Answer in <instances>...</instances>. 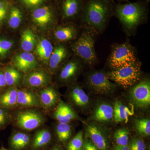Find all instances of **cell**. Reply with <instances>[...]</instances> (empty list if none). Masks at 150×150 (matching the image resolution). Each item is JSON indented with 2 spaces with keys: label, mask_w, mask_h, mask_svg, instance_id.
I'll use <instances>...</instances> for the list:
<instances>
[{
  "label": "cell",
  "mask_w": 150,
  "mask_h": 150,
  "mask_svg": "<svg viewBox=\"0 0 150 150\" xmlns=\"http://www.w3.org/2000/svg\"><path fill=\"white\" fill-rule=\"evenodd\" d=\"M68 56V51L65 46L59 45L53 49L49 59L48 65L51 71L54 72L66 59Z\"/></svg>",
  "instance_id": "cb8c5ba5"
},
{
  "label": "cell",
  "mask_w": 150,
  "mask_h": 150,
  "mask_svg": "<svg viewBox=\"0 0 150 150\" xmlns=\"http://www.w3.org/2000/svg\"><path fill=\"white\" fill-rule=\"evenodd\" d=\"M66 150H83L84 132L79 131L67 143Z\"/></svg>",
  "instance_id": "4dcf8cb0"
},
{
  "label": "cell",
  "mask_w": 150,
  "mask_h": 150,
  "mask_svg": "<svg viewBox=\"0 0 150 150\" xmlns=\"http://www.w3.org/2000/svg\"><path fill=\"white\" fill-rule=\"evenodd\" d=\"M54 108L53 117L58 123H69L75 121H80L84 124L86 123L71 105L62 99Z\"/></svg>",
  "instance_id": "7c38bea8"
},
{
  "label": "cell",
  "mask_w": 150,
  "mask_h": 150,
  "mask_svg": "<svg viewBox=\"0 0 150 150\" xmlns=\"http://www.w3.org/2000/svg\"><path fill=\"white\" fill-rule=\"evenodd\" d=\"M148 4L145 1L119 4L114 6V13L127 32L135 30L147 17Z\"/></svg>",
  "instance_id": "7a4b0ae2"
},
{
  "label": "cell",
  "mask_w": 150,
  "mask_h": 150,
  "mask_svg": "<svg viewBox=\"0 0 150 150\" xmlns=\"http://www.w3.org/2000/svg\"><path fill=\"white\" fill-rule=\"evenodd\" d=\"M142 74L141 65L138 61L129 66L107 72L110 81L125 88L131 87L138 83L141 80Z\"/></svg>",
  "instance_id": "8992f818"
},
{
  "label": "cell",
  "mask_w": 150,
  "mask_h": 150,
  "mask_svg": "<svg viewBox=\"0 0 150 150\" xmlns=\"http://www.w3.org/2000/svg\"><path fill=\"white\" fill-rule=\"evenodd\" d=\"M130 134L129 130L126 128L118 129L114 132L113 138L117 146H128L130 141Z\"/></svg>",
  "instance_id": "1f68e13d"
},
{
  "label": "cell",
  "mask_w": 150,
  "mask_h": 150,
  "mask_svg": "<svg viewBox=\"0 0 150 150\" xmlns=\"http://www.w3.org/2000/svg\"><path fill=\"white\" fill-rule=\"evenodd\" d=\"M14 67L21 72L26 73L36 69L38 63L35 57L30 52H24L17 55L13 59Z\"/></svg>",
  "instance_id": "ac0fdd59"
},
{
  "label": "cell",
  "mask_w": 150,
  "mask_h": 150,
  "mask_svg": "<svg viewBox=\"0 0 150 150\" xmlns=\"http://www.w3.org/2000/svg\"><path fill=\"white\" fill-rule=\"evenodd\" d=\"M49 150H64L62 146L59 144H55L51 146Z\"/></svg>",
  "instance_id": "b9f144b4"
},
{
  "label": "cell",
  "mask_w": 150,
  "mask_h": 150,
  "mask_svg": "<svg viewBox=\"0 0 150 150\" xmlns=\"http://www.w3.org/2000/svg\"><path fill=\"white\" fill-rule=\"evenodd\" d=\"M18 88L8 87L0 93V106L9 110L17 109Z\"/></svg>",
  "instance_id": "44dd1931"
},
{
  "label": "cell",
  "mask_w": 150,
  "mask_h": 150,
  "mask_svg": "<svg viewBox=\"0 0 150 150\" xmlns=\"http://www.w3.org/2000/svg\"><path fill=\"white\" fill-rule=\"evenodd\" d=\"M146 150H150V149L149 148V149H146Z\"/></svg>",
  "instance_id": "f6af8a7d"
},
{
  "label": "cell",
  "mask_w": 150,
  "mask_h": 150,
  "mask_svg": "<svg viewBox=\"0 0 150 150\" xmlns=\"http://www.w3.org/2000/svg\"><path fill=\"white\" fill-rule=\"evenodd\" d=\"M38 108L17 109L12 112V122L15 126L22 131L28 132L36 130L43 126L46 118Z\"/></svg>",
  "instance_id": "277c9868"
},
{
  "label": "cell",
  "mask_w": 150,
  "mask_h": 150,
  "mask_svg": "<svg viewBox=\"0 0 150 150\" xmlns=\"http://www.w3.org/2000/svg\"><path fill=\"white\" fill-rule=\"evenodd\" d=\"M53 139V134L48 128H43L38 129L32 137L30 149H45L51 144Z\"/></svg>",
  "instance_id": "e0dca14e"
},
{
  "label": "cell",
  "mask_w": 150,
  "mask_h": 150,
  "mask_svg": "<svg viewBox=\"0 0 150 150\" xmlns=\"http://www.w3.org/2000/svg\"><path fill=\"white\" fill-rule=\"evenodd\" d=\"M129 147L130 150H146V145L142 137L135 136L129 142Z\"/></svg>",
  "instance_id": "e575fe53"
},
{
  "label": "cell",
  "mask_w": 150,
  "mask_h": 150,
  "mask_svg": "<svg viewBox=\"0 0 150 150\" xmlns=\"http://www.w3.org/2000/svg\"><path fill=\"white\" fill-rule=\"evenodd\" d=\"M84 136L88 138L98 150H110L109 131L102 124L92 121L85 123Z\"/></svg>",
  "instance_id": "ba28073f"
},
{
  "label": "cell",
  "mask_w": 150,
  "mask_h": 150,
  "mask_svg": "<svg viewBox=\"0 0 150 150\" xmlns=\"http://www.w3.org/2000/svg\"><path fill=\"white\" fill-rule=\"evenodd\" d=\"M4 72L8 87L18 88L22 80H23L21 72L17 69L15 67H7Z\"/></svg>",
  "instance_id": "83f0119b"
},
{
  "label": "cell",
  "mask_w": 150,
  "mask_h": 150,
  "mask_svg": "<svg viewBox=\"0 0 150 150\" xmlns=\"http://www.w3.org/2000/svg\"><path fill=\"white\" fill-rule=\"evenodd\" d=\"M114 6L107 0H86L81 14L86 29L94 34L102 32L114 13Z\"/></svg>",
  "instance_id": "6da1fadb"
},
{
  "label": "cell",
  "mask_w": 150,
  "mask_h": 150,
  "mask_svg": "<svg viewBox=\"0 0 150 150\" xmlns=\"http://www.w3.org/2000/svg\"><path fill=\"white\" fill-rule=\"evenodd\" d=\"M0 150H11L10 149H8L2 146L0 148Z\"/></svg>",
  "instance_id": "7bdbcfd3"
},
{
  "label": "cell",
  "mask_w": 150,
  "mask_h": 150,
  "mask_svg": "<svg viewBox=\"0 0 150 150\" xmlns=\"http://www.w3.org/2000/svg\"><path fill=\"white\" fill-rule=\"evenodd\" d=\"M130 99L137 108L146 109L150 105V82L144 79L131 87L129 91Z\"/></svg>",
  "instance_id": "30bf717a"
},
{
  "label": "cell",
  "mask_w": 150,
  "mask_h": 150,
  "mask_svg": "<svg viewBox=\"0 0 150 150\" xmlns=\"http://www.w3.org/2000/svg\"><path fill=\"white\" fill-rule=\"evenodd\" d=\"M29 108H42L38 94L31 89L18 88L17 109Z\"/></svg>",
  "instance_id": "9a60e30c"
},
{
  "label": "cell",
  "mask_w": 150,
  "mask_h": 150,
  "mask_svg": "<svg viewBox=\"0 0 150 150\" xmlns=\"http://www.w3.org/2000/svg\"><path fill=\"white\" fill-rule=\"evenodd\" d=\"M113 117V105L108 101L102 100L95 105L89 121L103 125L110 123Z\"/></svg>",
  "instance_id": "4fadbf2b"
},
{
  "label": "cell",
  "mask_w": 150,
  "mask_h": 150,
  "mask_svg": "<svg viewBox=\"0 0 150 150\" xmlns=\"http://www.w3.org/2000/svg\"><path fill=\"white\" fill-rule=\"evenodd\" d=\"M66 96L68 103L80 111L87 110L91 106V100L88 95L81 86L75 82L69 85Z\"/></svg>",
  "instance_id": "9c48e42d"
},
{
  "label": "cell",
  "mask_w": 150,
  "mask_h": 150,
  "mask_svg": "<svg viewBox=\"0 0 150 150\" xmlns=\"http://www.w3.org/2000/svg\"><path fill=\"white\" fill-rule=\"evenodd\" d=\"M32 136L26 131H15L9 138L8 146L11 150H26L29 148Z\"/></svg>",
  "instance_id": "d6986e66"
},
{
  "label": "cell",
  "mask_w": 150,
  "mask_h": 150,
  "mask_svg": "<svg viewBox=\"0 0 150 150\" xmlns=\"http://www.w3.org/2000/svg\"><path fill=\"white\" fill-rule=\"evenodd\" d=\"M85 81L89 89L94 94L109 95L115 92L117 85L110 80L103 70H93L86 74Z\"/></svg>",
  "instance_id": "5b68a950"
},
{
  "label": "cell",
  "mask_w": 150,
  "mask_h": 150,
  "mask_svg": "<svg viewBox=\"0 0 150 150\" xmlns=\"http://www.w3.org/2000/svg\"><path fill=\"white\" fill-rule=\"evenodd\" d=\"M36 43L35 35L32 30L26 29L21 34V47L24 52L32 51Z\"/></svg>",
  "instance_id": "f1b7e54d"
},
{
  "label": "cell",
  "mask_w": 150,
  "mask_h": 150,
  "mask_svg": "<svg viewBox=\"0 0 150 150\" xmlns=\"http://www.w3.org/2000/svg\"><path fill=\"white\" fill-rule=\"evenodd\" d=\"M42 105V108L49 111L56 107L61 100L60 94L57 89L52 86L38 90L37 92Z\"/></svg>",
  "instance_id": "2e32d148"
},
{
  "label": "cell",
  "mask_w": 150,
  "mask_h": 150,
  "mask_svg": "<svg viewBox=\"0 0 150 150\" xmlns=\"http://www.w3.org/2000/svg\"><path fill=\"white\" fill-rule=\"evenodd\" d=\"M11 110L0 106V131L4 130L12 122Z\"/></svg>",
  "instance_id": "d6a6232c"
},
{
  "label": "cell",
  "mask_w": 150,
  "mask_h": 150,
  "mask_svg": "<svg viewBox=\"0 0 150 150\" xmlns=\"http://www.w3.org/2000/svg\"><path fill=\"white\" fill-rule=\"evenodd\" d=\"M113 120L117 123H126L129 117L134 114V110L120 101L117 100L114 103Z\"/></svg>",
  "instance_id": "603a6c76"
},
{
  "label": "cell",
  "mask_w": 150,
  "mask_h": 150,
  "mask_svg": "<svg viewBox=\"0 0 150 150\" xmlns=\"http://www.w3.org/2000/svg\"><path fill=\"white\" fill-rule=\"evenodd\" d=\"M77 33V30L75 26L65 25L58 28L54 33V35L58 41L67 42L75 39Z\"/></svg>",
  "instance_id": "d4e9b609"
},
{
  "label": "cell",
  "mask_w": 150,
  "mask_h": 150,
  "mask_svg": "<svg viewBox=\"0 0 150 150\" xmlns=\"http://www.w3.org/2000/svg\"><path fill=\"white\" fill-rule=\"evenodd\" d=\"M7 87L4 71L0 70V93Z\"/></svg>",
  "instance_id": "f35d334b"
},
{
  "label": "cell",
  "mask_w": 150,
  "mask_h": 150,
  "mask_svg": "<svg viewBox=\"0 0 150 150\" xmlns=\"http://www.w3.org/2000/svg\"><path fill=\"white\" fill-rule=\"evenodd\" d=\"M134 126L139 136L149 137L150 135V120L149 118H137L134 120Z\"/></svg>",
  "instance_id": "f546056e"
},
{
  "label": "cell",
  "mask_w": 150,
  "mask_h": 150,
  "mask_svg": "<svg viewBox=\"0 0 150 150\" xmlns=\"http://www.w3.org/2000/svg\"><path fill=\"white\" fill-rule=\"evenodd\" d=\"M107 1H111L112 2H113V1H114V0H107Z\"/></svg>",
  "instance_id": "ee69618b"
},
{
  "label": "cell",
  "mask_w": 150,
  "mask_h": 150,
  "mask_svg": "<svg viewBox=\"0 0 150 150\" xmlns=\"http://www.w3.org/2000/svg\"><path fill=\"white\" fill-rule=\"evenodd\" d=\"M13 43L10 40L1 39L0 40V56L6 55L12 47Z\"/></svg>",
  "instance_id": "d590c367"
},
{
  "label": "cell",
  "mask_w": 150,
  "mask_h": 150,
  "mask_svg": "<svg viewBox=\"0 0 150 150\" xmlns=\"http://www.w3.org/2000/svg\"><path fill=\"white\" fill-rule=\"evenodd\" d=\"M22 15L21 11L17 8L12 9L9 18L8 24L10 27L15 29L18 27L21 23Z\"/></svg>",
  "instance_id": "836d02e7"
},
{
  "label": "cell",
  "mask_w": 150,
  "mask_h": 150,
  "mask_svg": "<svg viewBox=\"0 0 150 150\" xmlns=\"http://www.w3.org/2000/svg\"><path fill=\"white\" fill-rule=\"evenodd\" d=\"M86 0H63L62 11L65 18L75 17L82 14Z\"/></svg>",
  "instance_id": "ffe728a7"
},
{
  "label": "cell",
  "mask_w": 150,
  "mask_h": 150,
  "mask_svg": "<svg viewBox=\"0 0 150 150\" xmlns=\"http://www.w3.org/2000/svg\"><path fill=\"white\" fill-rule=\"evenodd\" d=\"M112 150H130V149H129V145L128 146H124L115 145L113 147Z\"/></svg>",
  "instance_id": "60d3db41"
},
{
  "label": "cell",
  "mask_w": 150,
  "mask_h": 150,
  "mask_svg": "<svg viewBox=\"0 0 150 150\" xmlns=\"http://www.w3.org/2000/svg\"><path fill=\"white\" fill-rule=\"evenodd\" d=\"M84 64L78 59L67 62L60 69L58 76L61 84L70 85L75 83L83 70Z\"/></svg>",
  "instance_id": "8fae6325"
},
{
  "label": "cell",
  "mask_w": 150,
  "mask_h": 150,
  "mask_svg": "<svg viewBox=\"0 0 150 150\" xmlns=\"http://www.w3.org/2000/svg\"><path fill=\"white\" fill-rule=\"evenodd\" d=\"M83 150H98L95 146L91 140L88 138L84 136Z\"/></svg>",
  "instance_id": "8d00e7d4"
},
{
  "label": "cell",
  "mask_w": 150,
  "mask_h": 150,
  "mask_svg": "<svg viewBox=\"0 0 150 150\" xmlns=\"http://www.w3.org/2000/svg\"><path fill=\"white\" fill-rule=\"evenodd\" d=\"M32 18L36 24L41 27H44L51 21L52 15L49 7L43 6L33 11Z\"/></svg>",
  "instance_id": "4316f807"
},
{
  "label": "cell",
  "mask_w": 150,
  "mask_h": 150,
  "mask_svg": "<svg viewBox=\"0 0 150 150\" xmlns=\"http://www.w3.org/2000/svg\"><path fill=\"white\" fill-rule=\"evenodd\" d=\"M53 49L51 42L47 39L43 38L39 40L35 52L41 61L44 64H48Z\"/></svg>",
  "instance_id": "484cf974"
},
{
  "label": "cell",
  "mask_w": 150,
  "mask_h": 150,
  "mask_svg": "<svg viewBox=\"0 0 150 150\" xmlns=\"http://www.w3.org/2000/svg\"><path fill=\"white\" fill-rule=\"evenodd\" d=\"M94 33L86 29L73 44L72 50L85 65L92 67L97 60L95 49Z\"/></svg>",
  "instance_id": "3957f363"
},
{
  "label": "cell",
  "mask_w": 150,
  "mask_h": 150,
  "mask_svg": "<svg viewBox=\"0 0 150 150\" xmlns=\"http://www.w3.org/2000/svg\"><path fill=\"white\" fill-rule=\"evenodd\" d=\"M108 64L112 69L127 67L137 62L134 49L128 42L116 45L108 58Z\"/></svg>",
  "instance_id": "52a82bcc"
},
{
  "label": "cell",
  "mask_w": 150,
  "mask_h": 150,
  "mask_svg": "<svg viewBox=\"0 0 150 150\" xmlns=\"http://www.w3.org/2000/svg\"><path fill=\"white\" fill-rule=\"evenodd\" d=\"M51 80L50 76L46 72L36 69L26 73L22 83L25 88L39 90L48 86Z\"/></svg>",
  "instance_id": "5bb4252c"
},
{
  "label": "cell",
  "mask_w": 150,
  "mask_h": 150,
  "mask_svg": "<svg viewBox=\"0 0 150 150\" xmlns=\"http://www.w3.org/2000/svg\"><path fill=\"white\" fill-rule=\"evenodd\" d=\"M6 9L2 3L0 2V21H2L6 16Z\"/></svg>",
  "instance_id": "ab89813d"
},
{
  "label": "cell",
  "mask_w": 150,
  "mask_h": 150,
  "mask_svg": "<svg viewBox=\"0 0 150 150\" xmlns=\"http://www.w3.org/2000/svg\"><path fill=\"white\" fill-rule=\"evenodd\" d=\"M25 5L30 7L37 6L43 4L45 0H21Z\"/></svg>",
  "instance_id": "74e56055"
},
{
  "label": "cell",
  "mask_w": 150,
  "mask_h": 150,
  "mask_svg": "<svg viewBox=\"0 0 150 150\" xmlns=\"http://www.w3.org/2000/svg\"><path fill=\"white\" fill-rule=\"evenodd\" d=\"M54 132L58 144L62 146H65L73 137L74 129L71 123L58 122L54 128Z\"/></svg>",
  "instance_id": "7402d4cb"
}]
</instances>
